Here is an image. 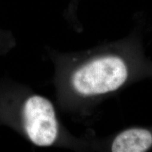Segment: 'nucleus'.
<instances>
[{
  "label": "nucleus",
  "instance_id": "1",
  "mask_svg": "<svg viewBox=\"0 0 152 152\" xmlns=\"http://www.w3.org/2000/svg\"><path fill=\"white\" fill-rule=\"evenodd\" d=\"M126 62L117 56H104L87 62L74 72L71 85L77 94L96 96L114 92L128 80Z\"/></svg>",
  "mask_w": 152,
  "mask_h": 152
},
{
  "label": "nucleus",
  "instance_id": "2",
  "mask_svg": "<svg viewBox=\"0 0 152 152\" xmlns=\"http://www.w3.org/2000/svg\"><path fill=\"white\" fill-rule=\"evenodd\" d=\"M23 125L30 141L39 147H48L58 137V125L54 106L49 99L33 95L25 102Z\"/></svg>",
  "mask_w": 152,
  "mask_h": 152
},
{
  "label": "nucleus",
  "instance_id": "3",
  "mask_svg": "<svg viewBox=\"0 0 152 152\" xmlns=\"http://www.w3.org/2000/svg\"><path fill=\"white\" fill-rule=\"evenodd\" d=\"M152 146V134L144 128H130L119 133L111 144L113 152H144Z\"/></svg>",
  "mask_w": 152,
  "mask_h": 152
}]
</instances>
